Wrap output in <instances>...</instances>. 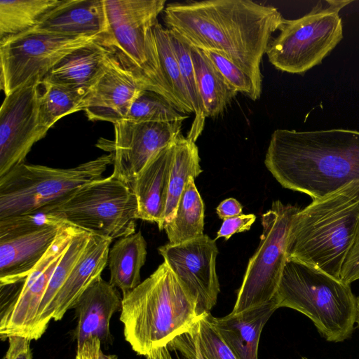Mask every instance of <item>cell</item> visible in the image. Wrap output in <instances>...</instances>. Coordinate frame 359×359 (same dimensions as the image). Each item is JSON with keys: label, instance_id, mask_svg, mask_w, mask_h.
<instances>
[{"label": "cell", "instance_id": "1", "mask_svg": "<svg viewBox=\"0 0 359 359\" xmlns=\"http://www.w3.org/2000/svg\"><path fill=\"white\" fill-rule=\"evenodd\" d=\"M163 20L191 46L217 53L248 74L262 91L261 62L284 18L251 0H205L165 6Z\"/></svg>", "mask_w": 359, "mask_h": 359}, {"label": "cell", "instance_id": "2", "mask_svg": "<svg viewBox=\"0 0 359 359\" xmlns=\"http://www.w3.org/2000/svg\"><path fill=\"white\" fill-rule=\"evenodd\" d=\"M264 164L284 188L323 198L359 181V131L277 129Z\"/></svg>", "mask_w": 359, "mask_h": 359}, {"label": "cell", "instance_id": "3", "mask_svg": "<svg viewBox=\"0 0 359 359\" xmlns=\"http://www.w3.org/2000/svg\"><path fill=\"white\" fill-rule=\"evenodd\" d=\"M359 233V181L351 182L300 209L292 220L287 259L340 279Z\"/></svg>", "mask_w": 359, "mask_h": 359}, {"label": "cell", "instance_id": "4", "mask_svg": "<svg viewBox=\"0 0 359 359\" xmlns=\"http://www.w3.org/2000/svg\"><path fill=\"white\" fill-rule=\"evenodd\" d=\"M122 298L120 320L125 339L140 355L168 346L204 313L164 262Z\"/></svg>", "mask_w": 359, "mask_h": 359}, {"label": "cell", "instance_id": "5", "mask_svg": "<svg viewBox=\"0 0 359 359\" xmlns=\"http://www.w3.org/2000/svg\"><path fill=\"white\" fill-rule=\"evenodd\" d=\"M275 299L278 309L307 316L328 341L341 342L353 333L358 299L350 285L316 267L287 259Z\"/></svg>", "mask_w": 359, "mask_h": 359}, {"label": "cell", "instance_id": "6", "mask_svg": "<svg viewBox=\"0 0 359 359\" xmlns=\"http://www.w3.org/2000/svg\"><path fill=\"white\" fill-rule=\"evenodd\" d=\"M39 212L112 241L135 233L138 219L131 184L114 172L79 187Z\"/></svg>", "mask_w": 359, "mask_h": 359}, {"label": "cell", "instance_id": "7", "mask_svg": "<svg viewBox=\"0 0 359 359\" xmlns=\"http://www.w3.org/2000/svg\"><path fill=\"white\" fill-rule=\"evenodd\" d=\"M113 153L74 168L22 163L0 176V219L32 215L102 177L114 163Z\"/></svg>", "mask_w": 359, "mask_h": 359}, {"label": "cell", "instance_id": "8", "mask_svg": "<svg viewBox=\"0 0 359 359\" xmlns=\"http://www.w3.org/2000/svg\"><path fill=\"white\" fill-rule=\"evenodd\" d=\"M352 1H320L304 16L284 18L271 41L269 61L282 72L302 74L320 64L343 38L339 11Z\"/></svg>", "mask_w": 359, "mask_h": 359}, {"label": "cell", "instance_id": "9", "mask_svg": "<svg viewBox=\"0 0 359 359\" xmlns=\"http://www.w3.org/2000/svg\"><path fill=\"white\" fill-rule=\"evenodd\" d=\"M165 3V0H104L111 43L146 79L151 90L177 108L161 69L154 34Z\"/></svg>", "mask_w": 359, "mask_h": 359}, {"label": "cell", "instance_id": "10", "mask_svg": "<svg viewBox=\"0 0 359 359\" xmlns=\"http://www.w3.org/2000/svg\"><path fill=\"white\" fill-rule=\"evenodd\" d=\"M296 205L277 200L262 216L259 246L250 259L231 313L266 304L275 298L287 259V236Z\"/></svg>", "mask_w": 359, "mask_h": 359}, {"label": "cell", "instance_id": "11", "mask_svg": "<svg viewBox=\"0 0 359 359\" xmlns=\"http://www.w3.org/2000/svg\"><path fill=\"white\" fill-rule=\"evenodd\" d=\"M107 36H66L34 28L0 41L1 90L6 96L36 76L43 79L68 53Z\"/></svg>", "mask_w": 359, "mask_h": 359}, {"label": "cell", "instance_id": "12", "mask_svg": "<svg viewBox=\"0 0 359 359\" xmlns=\"http://www.w3.org/2000/svg\"><path fill=\"white\" fill-rule=\"evenodd\" d=\"M80 230L65 223L52 245L27 278L20 283L1 287L5 295L1 304L0 337L2 341L12 336L32 340L39 306L53 273Z\"/></svg>", "mask_w": 359, "mask_h": 359}, {"label": "cell", "instance_id": "13", "mask_svg": "<svg viewBox=\"0 0 359 359\" xmlns=\"http://www.w3.org/2000/svg\"><path fill=\"white\" fill-rule=\"evenodd\" d=\"M65 223L42 212L0 219V286L22 283Z\"/></svg>", "mask_w": 359, "mask_h": 359}, {"label": "cell", "instance_id": "14", "mask_svg": "<svg viewBox=\"0 0 359 359\" xmlns=\"http://www.w3.org/2000/svg\"><path fill=\"white\" fill-rule=\"evenodd\" d=\"M42 79L36 76L5 97L0 109V176L24 163L48 129L40 119Z\"/></svg>", "mask_w": 359, "mask_h": 359}, {"label": "cell", "instance_id": "15", "mask_svg": "<svg viewBox=\"0 0 359 359\" xmlns=\"http://www.w3.org/2000/svg\"><path fill=\"white\" fill-rule=\"evenodd\" d=\"M158 250L181 285L196 301L200 313L210 312L220 292L215 240L203 234L181 243H168Z\"/></svg>", "mask_w": 359, "mask_h": 359}, {"label": "cell", "instance_id": "16", "mask_svg": "<svg viewBox=\"0 0 359 359\" xmlns=\"http://www.w3.org/2000/svg\"><path fill=\"white\" fill-rule=\"evenodd\" d=\"M144 89L151 90L146 79L114 47L107 69L88 91L83 111L90 121L115 124L126 118L133 102Z\"/></svg>", "mask_w": 359, "mask_h": 359}, {"label": "cell", "instance_id": "17", "mask_svg": "<svg viewBox=\"0 0 359 359\" xmlns=\"http://www.w3.org/2000/svg\"><path fill=\"white\" fill-rule=\"evenodd\" d=\"M183 121L133 122L115 124L112 152L114 171L130 184L149 161L173 143L181 134Z\"/></svg>", "mask_w": 359, "mask_h": 359}, {"label": "cell", "instance_id": "18", "mask_svg": "<svg viewBox=\"0 0 359 359\" xmlns=\"http://www.w3.org/2000/svg\"><path fill=\"white\" fill-rule=\"evenodd\" d=\"M111 239L91 233L83 255L44 312L36 319L32 340L39 339L50 320L57 321L74 307L84 291L97 278L108 263Z\"/></svg>", "mask_w": 359, "mask_h": 359}, {"label": "cell", "instance_id": "19", "mask_svg": "<svg viewBox=\"0 0 359 359\" xmlns=\"http://www.w3.org/2000/svg\"><path fill=\"white\" fill-rule=\"evenodd\" d=\"M122 299L118 289L102 277L84 291L73 307L77 317L74 332L77 348L91 338L99 339L103 344L111 343L109 321L115 312L121 310Z\"/></svg>", "mask_w": 359, "mask_h": 359}, {"label": "cell", "instance_id": "20", "mask_svg": "<svg viewBox=\"0 0 359 359\" xmlns=\"http://www.w3.org/2000/svg\"><path fill=\"white\" fill-rule=\"evenodd\" d=\"M114 50L110 36L97 39L68 53L42 80L72 88L90 90L107 69Z\"/></svg>", "mask_w": 359, "mask_h": 359}, {"label": "cell", "instance_id": "21", "mask_svg": "<svg viewBox=\"0 0 359 359\" xmlns=\"http://www.w3.org/2000/svg\"><path fill=\"white\" fill-rule=\"evenodd\" d=\"M175 142L155 154L131 183L137 202V219L156 222L158 227L166 208Z\"/></svg>", "mask_w": 359, "mask_h": 359}, {"label": "cell", "instance_id": "22", "mask_svg": "<svg viewBox=\"0 0 359 359\" xmlns=\"http://www.w3.org/2000/svg\"><path fill=\"white\" fill-rule=\"evenodd\" d=\"M34 29L66 36L110 35L104 0H62Z\"/></svg>", "mask_w": 359, "mask_h": 359}, {"label": "cell", "instance_id": "23", "mask_svg": "<svg viewBox=\"0 0 359 359\" xmlns=\"http://www.w3.org/2000/svg\"><path fill=\"white\" fill-rule=\"evenodd\" d=\"M278 309L276 299L222 318L212 317L217 332L237 359H258L262 329Z\"/></svg>", "mask_w": 359, "mask_h": 359}, {"label": "cell", "instance_id": "24", "mask_svg": "<svg viewBox=\"0 0 359 359\" xmlns=\"http://www.w3.org/2000/svg\"><path fill=\"white\" fill-rule=\"evenodd\" d=\"M147 242L140 231L118 238L109 249V283L126 295L141 283L147 259Z\"/></svg>", "mask_w": 359, "mask_h": 359}, {"label": "cell", "instance_id": "25", "mask_svg": "<svg viewBox=\"0 0 359 359\" xmlns=\"http://www.w3.org/2000/svg\"><path fill=\"white\" fill-rule=\"evenodd\" d=\"M190 52L205 116H216L224 111L238 92L225 80L203 50L191 46Z\"/></svg>", "mask_w": 359, "mask_h": 359}, {"label": "cell", "instance_id": "26", "mask_svg": "<svg viewBox=\"0 0 359 359\" xmlns=\"http://www.w3.org/2000/svg\"><path fill=\"white\" fill-rule=\"evenodd\" d=\"M205 208L194 179L191 177L180 196L171 219L165 225L169 243L177 244L203 236Z\"/></svg>", "mask_w": 359, "mask_h": 359}, {"label": "cell", "instance_id": "27", "mask_svg": "<svg viewBox=\"0 0 359 359\" xmlns=\"http://www.w3.org/2000/svg\"><path fill=\"white\" fill-rule=\"evenodd\" d=\"M202 172L198 149L196 142L180 134L175 142L166 208L162 223L158 227L159 230H163L172 217L180 196L189 180L191 177L195 179Z\"/></svg>", "mask_w": 359, "mask_h": 359}, {"label": "cell", "instance_id": "28", "mask_svg": "<svg viewBox=\"0 0 359 359\" xmlns=\"http://www.w3.org/2000/svg\"><path fill=\"white\" fill-rule=\"evenodd\" d=\"M62 0H0V41L35 28Z\"/></svg>", "mask_w": 359, "mask_h": 359}, {"label": "cell", "instance_id": "29", "mask_svg": "<svg viewBox=\"0 0 359 359\" xmlns=\"http://www.w3.org/2000/svg\"><path fill=\"white\" fill-rule=\"evenodd\" d=\"M90 90L53 84L42 80L39 115L42 125L50 129L61 118L84 109Z\"/></svg>", "mask_w": 359, "mask_h": 359}, {"label": "cell", "instance_id": "30", "mask_svg": "<svg viewBox=\"0 0 359 359\" xmlns=\"http://www.w3.org/2000/svg\"><path fill=\"white\" fill-rule=\"evenodd\" d=\"M154 34L161 69L177 109L184 114L194 113L170 42L168 29L158 22L154 28Z\"/></svg>", "mask_w": 359, "mask_h": 359}, {"label": "cell", "instance_id": "31", "mask_svg": "<svg viewBox=\"0 0 359 359\" xmlns=\"http://www.w3.org/2000/svg\"><path fill=\"white\" fill-rule=\"evenodd\" d=\"M168 30L170 42L179 63L183 83L195 115V118L187 137L196 142L203 130L206 116L196 80L190 52L191 46L176 32L170 29Z\"/></svg>", "mask_w": 359, "mask_h": 359}, {"label": "cell", "instance_id": "32", "mask_svg": "<svg viewBox=\"0 0 359 359\" xmlns=\"http://www.w3.org/2000/svg\"><path fill=\"white\" fill-rule=\"evenodd\" d=\"M188 117L164 96L144 89L133 102L126 119L133 122H174L184 121Z\"/></svg>", "mask_w": 359, "mask_h": 359}, {"label": "cell", "instance_id": "33", "mask_svg": "<svg viewBox=\"0 0 359 359\" xmlns=\"http://www.w3.org/2000/svg\"><path fill=\"white\" fill-rule=\"evenodd\" d=\"M210 312L204 313L195 325L198 343L205 359H237L224 342L212 320Z\"/></svg>", "mask_w": 359, "mask_h": 359}, {"label": "cell", "instance_id": "34", "mask_svg": "<svg viewBox=\"0 0 359 359\" xmlns=\"http://www.w3.org/2000/svg\"><path fill=\"white\" fill-rule=\"evenodd\" d=\"M212 61L225 80L238 93H241L252 100L255 101L261 97L259 90L252 78L227 57L212 51L203 50Z\"/></svg>", "mask_w": 359, "mask_h": 359}, {"label": "cell", "instance_id": "35", "mask_svg": "<svg viewBox=\"0 0 359 359\" xmlns=\"http://www.w3.org/2000/svg\"><path fill=\"white\" fill-rule=\"evenodd\" d=\"M195 325L173 339L168 345V349L180 352L184 359H205L198 343Z\"/></svg>", "mask_w": 359, "mask_h": 359}, {"label": "cell", "instance_id": "36", "mask_svg": "<svg viewBox=\"0 0 359 359\" xmlns=\"http://www.w3.org/2000/svg\"><path fill=\"white\" fill-rule=\"evenodd\" d=\"M256 216L254 214H241L235 217L223 219V222L217 233L215 241L223 237L229 240L231 236L236 233L246 231L250 229L255 222Z\"/></svg>", "mask_w": 359, "mask_h": 359}, {"label": "cell", "instance_id": "37", "mask_svg": "<svg viewBox=\"0 0 359 359\" xmlns=\"http://www.w3.org/2000/svg\"><path fill=\"white\" fill-rule=\"evenodd\" d=\"M340 279L348 285L359 280V233L343 265Z\"/></svg>", "mask_w": 359, "mask_h": 359}, {"label": "cell", "instance_id": "38", "mask_svg": "<svg viewBox=\"0 0 359 359\" xmlns=\"http://www.w3.org/2000/svg\"><path fill=\"white\" fill-rule=\"evenodd\" d=\"M8 340V348L3 359H32L31 340L20 336H12Z\"/></svg>", "mask_w": 359, "mask_h": 359}, {"label": "cell", "instance_id": "39", "mask_svg": "<svg viewBox=\"0 0 359 359\" xmlns=\"http://www.w3.org/2000/svg\"><path fill=\"white\" fill-rule=\"evenodd\" d=\"M242 205L233 198H229L222 201L216 208L217 215L222 220L242 214Z\"/></svg>", "mask_w": 359, "mask_h": 359}, {"label": "cell", "instance_id": "40", "mask_svg": "<svg viewBox=\"0 0 359 359\" xmlns=\"http://www.w3.org/2000/svg\"><path fill=\"white\" fill-rule=\"evenodd\" d=\"M100 346L101 341L97 338L87 340L82 346L77 348L76 359H99Z\"/></svg>", "mask_w": 359, "mask_h": 359}, {"label": "cell", "instance_id": "41", "mask_svg": "<svg viewBox=\"0 0 359 359\" xmlns=\"http://www.w3.org/2000/svg\"><path fill=\"white\" fill-rule=\"evenodd\" d=\"M146 357L147 359H173L167 346L154 349Z\"/></svg>", "mask_w": 359, "mask_h": 359}, {"label": "cell", "instance_id": "42", "mask_svg": "<svg viewBox=\"0 0 359 359\" xmlns=\"http://www.w3.org/2000/svg\"><path fill=\"white\" fill-rule=\"evenodd\" d=\"M99 359H118V358L115 355H105L103 353L102 350H100L99 353Z\"/></svg>", "mask_w": 359, "mask_h": 359}, {"label": "cell", "instance_id": "43", "mask_svg": "<svg viewBox=\"0 0 359 359\" xmlns=\"http://www.w3.org/2000/svg\"><path fill=\"white\" fill-rule=\"evenodd\" d=\"M356 321L358 323V325L359 326V297L358 299V311H357V318Z\"/></svg>", "mask_w": 359, "mask_h": 359}, {"label": "cell", "instance_id": "44", "mask_svg": "<svg viewBox=\"0 0 359 359\" xmlns=\"http://www.w3.org/2000/svg\"><path fill=\"white\" fill-rule=\"evenodd\" d=\"M302 359H308V358L306 357H302Z\"/></svg>", "mask_w": 359, "mask_h": 359}]
</instances>
